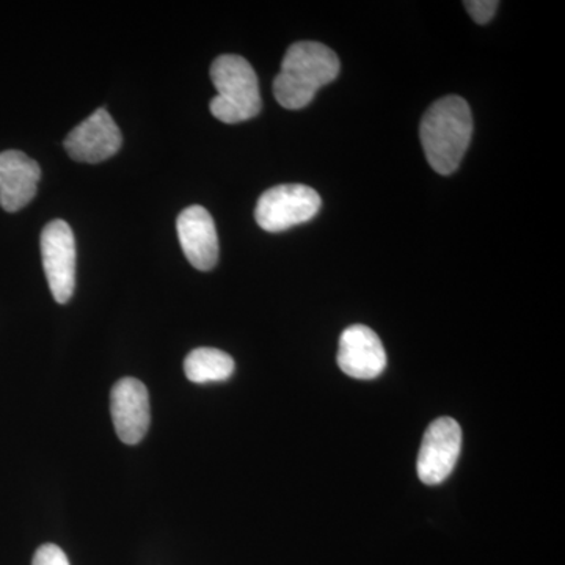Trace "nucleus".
<instances>
[{
  "label": "nucleus",
  "mask_w": 565,
  "mask_h": 565,
  "mask_svg": "<svg viewBox=\"0 0 565 565\" xmlns=\"http://www.w3.org/2000/svg\"><path fill=\"white\" fill-rule=\"evenodd\" d=\"M211 79L217 96L210 104L211 114L226 125L252 120L262 111L258 77L241 55L225 54L211 66Z\"/></svg>",
  "instance_id": "7ed1b4c3"
},
{
  "label": "nucleus",
  "mask_w": 565,
  "mask_h": 565,
  "mask_svg": "<svg viewBox=\"0 0 565 565\" xmlns=\"http://www.w3.org/2000/svg\"><path fill=\"white\" fill-rule=\"evenodd\" d=\"M32 565H70V561L61 546L46 544L36 550Z\"/></svg>",
  "instance_id": "ddd939ff"
},
{
  "label": "nucleus",
  "mask_w": 565,
  "mask_h": 565,
  "mask_svg": "<svg viewBox=\"0 0 565 565\" xmlns=\"http://www.w3.org/2000/svg\"><path fill=\"white\" fill-rule=\"evenodd\" d=\"M463 6L467 7L468 13L478 24H487L497 13L500 2L497 0H468V2H463Z\"/></svg>",
  "instance_id": "4468645a"
},
{
  "label": "nucleus",
  "mask_w": 565,
  "mask_h": 565,
  "mask_svg": "<svg viewBox=\"0 0 565 565\" xmlns=\"http://www.w3.org/2000/svg\"><path fill=\"white\" fill-rule=\"evenodd\" d=\"M473 136V118L460 96L438 99L424 114L419 126L424 154L435 172L451 174L459 169Z\"/></svg>",
  "instance_id": "f257e3e1"
},
{
  "label": "nucleus",
  "mask_w": 565,
  "mask_h": 565,
  "mask_svg": "<svg viewBox=\"0 0 565 565\" xmlns=\"http://www.w3.org/2000/svg\"><path fill=\"white\" fill-rule=\"evenodd\" d=\"M184 373L193 384L225 382L234 373V360L218 349L199 348L185 356Z\"/></svg>",
  "instance_id": "f8f14e48"
},
{
  "label": "nucleus",
  "mask_w": 565,
  "mask_h": 565,
  "mask_svg": "<svg viewBox=\"0 0 565 565\" xmlns=\"http://www.w3.org/2000/svg\"><path fill=\"white\" fill-rule=\"evenodd\" d=\"M110 414L115 433L122 444H140L151 423L150 394L147 386L132 377L118 381L110 393Z\"/></svg>",
  "instance_id": "0eeeda50"
},
{
  "label": "nucleus",
  "mask_w": 565,
  "mask_h": 565,
  "mask_svg": "<svg viewBox=\"0 0 565 565\" xmlns=\"http://www.w3.org/2000/svg\"><path fill=\"white\" fill-rule=\"evenodd\" d=\"M338 364L349 377L371 381L384 373L386 353L381 338L366 326H351L340 338Z\"/></svg>",
  "instance_id": "1a4fd4ad"
},
{
  "label": "nucleus",
  "mask_w": 565,
  "mask_h": 565,
  "mask_svg": "<svg viewBox=\"0 0 565 565\" xmlns=\"http://www.w3.org/2000/svg\"><path fill=\"white\" fill-rule=\"evenodd\" d=\"M321 196L303 184L275 185L256 203V223L267 233H281L310 222L321 210Z\"/></svg>",
  "instance_id": "20e7f679"
},
{
  "label": "nucleus",
  "mask_w": 565,
  "mask_h": 565,
  "mask_svg": "<svg viewBox=\"0 0 565 565\" xmlns=\"http://www.w3.org/2000/svg\"><path fill=\"white\" fill-rule=\"evenodd\" d=\"M340 61L326 44L299 41L286 51L281 71L274 81V95L288 110H299L313 102L323 85L337 79Z\"/></svg>",
  "instance_id": "f03ea898"
},
{
  "label": "nucleus",
  "mask_w": 565,
  "mask_h": 565,
  "mask_svg": "<svg viewBox=\"0 0 565 565\" xmlns=\"http://www.w3.org/2000/svg\"><path fill=\"white\" fill-rule=\"evenodd\" d=\"M462 449V429L452 418L435 419L424 434L416 471L426 486H438L451 476Z\"/></svg>",
  "instance_id": "423d86ee"
},
{
  "label": "nucleus",
  "mask_w": 565,
  "mask_h": 565,
  "mask_svg": "<svg viewBox=\"0 0 565 565\" xmlns=\"http://www.w3.org/2000/svg\"><path fill=\"white\" fill-rule=\"evenodd\" d=\"M178 239L185 258L195 269H214L218 262V236L210 212L203 206H189L178 215Z\"/></svg>",
  "instance_id": "9d476101"
},
{
  "label": "nucleus",
  "mask_w": 565,
  "mask_h": 565,
  "mask_svg": "<svg viewBox=\"0 0 565 565\" xmlns=\"http://www.w3.org/2000/svg\"><path fill=\"white\" fill-rule=\"evenodd\" d=\"M122 136L106 109H98L65 139V150L77 162L99 163L120 151Z\"/></svg>",
  "instance_id": "6e6552de"
},
{
  "label": "nucleus",
  "mask_w": 565,
  "mask_h": 565,
  "mask_svg": "<svg viewBox=\"0 0 565 565\" xmlns=\"http://www.w3.org/2000/svg\"><path fill=\"white\" fill-rule=\"evenodd\" d=\"M41 180L39 163L21 151L0 152V206L21 211L35 199Z\"/></svg>",
  "instance_id": "9b49d317"
},
{
  "label": "nucleus",
  "mask_w": 565,
  "mask_h": 565,
  "mask_svg": "<svg viewBox=\"0 0 565 565\" xmlns=\"http://www.w3.org/2000/svg\"><path fill=\"white\" fill-rule=\"evenodd\" d=\"M44 274L55 302L68 303L76 288V239L65 221H52L40 237Z\"/></svg>",
  "instance_id": "39448f33"
}]
</instances>
